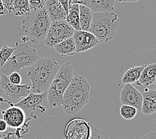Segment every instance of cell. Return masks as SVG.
<instances>
[{"label": "cell", "mask_w": 156, "mask_h": 139, "mask_svg": "<svg viewBox=\"0 0 156 139\" xmlns=\"http://www.w3.org/2000/svg\"><path fill=\"white\" fill-rule=\"evenodd\" d=\"M8 13H9L8 12V10H7L6 8H5L2 0H0V16H3L7 15V14Z\"/></svg>", "instance_id": "4dcf8cb0"}, {"label": "cell", "mask_w": 156, "mask_h": 139, "mask_svg": "<svg viewBox=\"0 0 156 139\" xmlns=\"http://www.w3.org/2000/svg\"><path fill=\"white\" fill-rule=\"evenodd\" d=\"M8 126L5 121L3 119H0V133H3V132L7 131Z\"/></svg>", "instance_id": "d6a6232c"}, {"label": "cell", "mask_w": 156, "mask_h": 139, "mask_svg": "<svg viewBox=\"0 0 156 139\" xmlns=\"http://www.w3.org/2000/svg\"><path fill=\"white\" fill-rule=\"evenodd\" d=\"M142 96L141 111L147 116L156 112V90H145Z\"/></svg>", "instance_id": "9a60e30c"}, {"label": "cell", "mask_w": 156, "mask_h": 139, "mask_svg": "<svg viewBox=\"0 0 156 139\" xmlns=\"http://www.w3.org/2000/svg\"><path fill=\"white\" fill-rule=\"evenodd\" d=\"M72 5V0H69V8Z\"/></svg>", "instance_id": "d590c367"}, {"label": "cell", "mask_w": 156, "mask_h": 139, "mask_svg": "<svg viewBox=\"0 0 156 139\" xmlns=\"http://www.w3.org/2000/svg\"><path fill=\"white\" fill-rule=\"evenodd\" d=\"M74 76V70L69 62L60 66L48 90L49 107L60 108L62 104L63 96Z\"/></svg>", "instance_id": "5b68a950"}, {"label": "cell", "mask_w": 156, "mask_h": 139, "mask_svg": "<svg viewBox=\"0 0 156 139\" xmlns=\"http://www.w3.org/2000/svg\"><path fill=\"white\" fill-rule=\"evenodd\" d=\"M141 139H156V130L147 133Z\"/></svg>", "instance_id": "836d02e7"}, {"label": "cell", "mask_w": 156, "mask_h": 139, "mask_svg": "<svg viewBox=\"0 0 156 139\" xmlns=\"http://www.w3.org/2000/svg\"><path fill=\"white\" fill-rule=\"evenodd\" d=\"M0 88L5 94L9 96L13 101L23 98L31 92V86L25 84H14L9 82L8 77L2 74L0 79Z\"/></svg>", "instance_id": "8fae6325"}, {"label": "cell", "mask_w": 156, "mask_h": 139, "mask_svg": "<svg viewBox=\"0 0 156 139\" xmlns=\"http://www.w3.org/2000/svg\"><path fill=\"white\" fill-rule=\"evenodd\" d=\"M89 0H72V4H78L83 5L85 6H89Z\"/></svg>", "instance_id": "f546056e"}, {"label": "cell", "mask_w": 156, "mask_h": 139, "mask_svg": "<svg viewBox=\"0 0 156 139\" xmlns=\"http://www.w3.org/2000/svg\"><path fill=\"white\" fill-rule=\"evenodd\" d=\"M115 2L124 3V2H137L138 0H115Z\"/></svg>", "instance_id": "e575fe53"}, {"label": "cell", "mask_w": 156, "mask_h": 139, "mask_svg": "<svg viewBox=\"0 0 156 139\" xmlns=\"http://www.w3.org/2000/svg\"><path fill=\"white\" fill-rule=\"evenodd\" d=\"M14 105L22 108L26 118L31 120H37L48 111L49 108L48 91L41 94L30 92L26 97Z\"/></svg>", "instance_id": "52a82bcc"}, {"label": "cell", "mask_w": 156, "mask_h": 139, "mask_svg": "<svg viewBox=\"0 0 156 139\" xmlns=\"http://www.w3.org/2000/svg\"><path fill=\"white\" fill-rule=\"evenodd\" d=\"M145 65H142L140 66L132 67L127 70L124 73L122 77V82L123 84H132L135 83L139 79L141 72L144 70Z\"/></svg>", "instance_id": "44dd1931"}, {"label": "cell", "mask_w": 156, "mask_h": 139, "mask_svg": "<svg viewBox=\"0 0 156 139\" xmlns=\"http://www.w3.org/2000/svg\"><path fill=\"white\" fill-rule=\"evenodd\" d=\"M79 9L80 30L89 31L93 17V12L88 7L83 5H79Z\"/></svg>", "instance_id": "d6986e66"}, {"label": "cell", "mask_w": 156, "mask_h": 139, "mask_svg": "<svg viewBox=\"0 0 156 139\" xmlns=\"http://www.w3.org/2000/svg\"><path fill=\"white\" fill-rule=\"evenodd\" d=\"M2 2L4 4L5 8L6 9L8 10V13H11V9H12V3L13 0H2Z\"/></svg>", "instance_id": "f1b7e54d"}, {"label": "cell", "mask_w": 156, "mask_h": 139, "mask_svg": "<svg viewBox=\"0 0 156 139\" xmlns=\"http://www.w3.org/2000/svg\"><path fill=\"white\" fill-rule=\"evenodd\" d=\"M28 126H23L18 128L15 133L8 131L0 133V139H20L28 131Z\"/></svg>", "instance_id": "603a6c76"}, {"label": "cell", "mask_w": 156, "mask_h": 139, "mask_svg": "<svg viewBox=\"0 0 156 139\" xmlns=\"http://www.w3.org/2000/svg\"><path fill=\"white\" fill-rule=\"evenodd\" d=\"M45 7L51 21L66 20L67 13L58 0H46Z\"/></svg>", "instance_id": "5bb4252c"}, {"label": "cell", "mask_w": 156, "mask_h": 139, "mask_svg": "<svg viewBox=\"0 0 156 139\" xmlns=\"http://www.w3.org/2000/svg\"><path fill=\"white\" fill-rule=\"evenodd\" d=\"M89 8L93 13L112 12L115 9V0H89Z\"/></svg>", "instance_id": "e0dca14e"}, {"label": "cell", "mask_w": 156, "mask_h": 139, "mask_svg": "<svg viewBox=\"0 0 156 139\" xmlns=\"http://www.w3.org/2000/svg\"><path fill=\"white\" fill-rule=\"evenodd\" d=\"M91 134L90 124L81 119L71 120L65 127V139H90Z\"/></svg>", "instance_id": "30bf717a"}, {"label": "cell", "mask_w": 156, "mask_h": 139, "mask_svg": "<svg viewBox=\"0 0 156 139\" xmlns=\"http://www.w3.org/2000/svg\"><path fill=\"white\" fill-rule=\"evenodd\" d=\"M119 27L118 17L112 12H95L89 31L93 34L99 42L107 43L115 35Z\"/></svg>", "instance_id": "8992f818"}, {"label": "cell", "mask_w": 156, "mask_h": 139, "mask_svg": "<svg viewBox=\"0 0 156 139\" xmlns=\"http://www.w3.org/2000/svg\"><path fill=\"white\" fill-rule=\"evenodd\" d=\"M156 81V64L145 65L141 72L140 77L136 82L138 86H147L154 84Z\"/></svg>", "instance_id": "2e32d148"}, {"label": "cell", "mask_w": 156, "mask_h": 139, "mask_svg": "<svg viewBox=\"0 0 156 139\" xmlns=\"http://www.w3.org/2000/svg\"><path fill=\"white\" fill-rule=\"evenodd\" d=\"M90 84L81 75L73 76L63 96L62 108L67 115H75L89 101Z\"/></svg>", "instance_id": "7a4b0ae2"}, {"label": "cell", "mask_w": 156, "mask_h": 139, "mask_svg": "<svg viewBox=\"0 0 156 139\" xmlns=\"http://www.w3.org/2000/svg\"><path fill=\"white\" fill-rule=\"evenodd\" d=\"M73 38L76 44V53L83 52L98 45L99 41L95 35L88 31H75Z\"/></svg>", "instance_id": "7c38bea8"}, {"label": "cell", "mask_w": 156, "mask_h": 139, "mask_svg": "<svg viewBox=\"0 0 156 139\" xmlns=\"http://www.w3.org/2000/svg\"><path fill=\"white\" fill-rule=\"evenodd\" d=\"M54 48L61 56H72L76 53V44L73 36L66 39L55 45Z\"/></svg>", "instance_id": "ac0fdd59"}, {"label": "cell", "mask_w": 156, "mask_h": 139, "mask_svg": "<svg viewBox=\"0 0 156 139\" xmlns=\"http://www.w3.org/2000/svg\"><path fill=\"white\" fill-rule=\"evenodd\" d=\"M2 115L8 127L12 129H18L30 125V120L27 119L23 110L13 104L5 110H2Z\"/></svg>", "instance_id": "9c48e42d"}, {"label": "cell", "mask_w": 156, "mask_h": 139, "mask_svg": "<svg viewBox=\"0 0 156 139\" xmlns=\"http://www.w3.org/2000/svg\"><path fill=\"white\" fill-rule=\"evenodd\" d=\"M91 125V134L90 139H110L107 134H105L104 130H102L100 128L95 127V126Z\"/></svg>", "instance_id": "484cf974"}, {"label": "cell", "mask_w": 156, "mask_h": 139, "mask_svg": "<svg viewBox=\"0 0 156 139\" xmlns=\"http://www.w3.org/2000/svg\"><path fill=\"white\" fill-rule=\"evenodd\" d=\"M51 22L45 7H44L31 10L22 21L21 27L27 40L37 44L45 40Z\"/></svg>", "instance_id": "3957f363"}, {"label": "cell", "mask_w": 156, "mask_h": 139, "mask_svg": "<svg viewBox=\"0 0 156 139\" xmlns=\"http://www.w3.org/2000/svg\"><path fill=\"white\" fill-rule=\"evenodd\" d=\"M8 77L9 82L14 84H20L22 82V76L17 72H13L10 74Z\"/></svg>", "instance_id": "83f0119b"}, {"label": "cell", "mask_w": 156, "mask_h": 139, "mask_svg": "<svg viewBox=\"0 0 156 139\" xmlns=\"http://www.w3.org/2000/svg\"><path fill=\"white\" fill-rule=\"evenodd\" d=\"M75 31L66 20L51 21L45 38V44L49 48H54L66 39L72 37Z\"/></svg>", "instance_id": "ba28073f"}, {"label": "cell", "mask_w": 156, "mask_h": 139, "mask_svg": "<svg viewBox=\"0 0 156 139\" xmlns=\"http://www.w3.org/2000/svg\"><path fill=\"white\" fill-rule=\"evenodd\" d=\"M15 50L9 60L0 67L3 74L8 76L13 72H20L24 68L30 67L40 58L35 49L30 47L26 43L16 42Z\"/></svg>", "instance_id": "277c9868"}, {"label": "cell", "mask_w": 156, "mask_h": 139, "mask_svg": "<svg viewBox=\"0 0 156 139\" xmlns=\"http://www.w3.org/2000/svg\"><path fill=\"white\" fill-rule=\"evenodd\" d=\"M58 2L61 3L62 5L63 6V8H64L67 15V13H68V11H69V0H58Z\"/></svg>", "instance_id": "1f68e13d"}, {"label": "cell", "mask_w": 156, "mask_h": 139, "mask_svg": "<svg viewBox=\"0 0 156 139\" xmlns=\"http://www.w3.org/2000/svg\"><path fill=\"white\" fill-rule=\"evenodd\" d=\"M16 48L9 47L7 45L2 46L0 49V67H2L12 56V53L15 50Z\"/></svg>", "instance_id": "d4e9b609"}, {"label": "cell", "mask_w": 156, "mask_h": 139, "mask_svg": "<svg viewBox=\"0 0 156 139\" xmlns=\"http://www.w3.org/2000/svg\"><path fill=\"white\" fill-rule=\"evenodd\" d=\"M60 66L54 58H40L28 67L27 76L31 84V92L41 94L48 91Z\"/></svg>", "instance_id": "6da1fadb"}, {"label": "cell", "mask_w": 156, "mask_h": 139, "mask_svg": "<svg viewBox=\"0 0 156 139\" xmlns=\"http://www.w3.org/2000/svg\"><path fill=\"white\" fill-rule=\"evenodd\" d=\"M31 10H35L45 7L46 0H28Z\"/></svg>", "instance_id": "4316f807"}, {"label": "cell", "mask_w": 156, "mask_h": 139, "mask_svg": "<svg viewBox=\"0 0 156 139\" xmlns=\"http://www.w3.org/2000/svg\"><path fill=\"white\" fill-rule=\"evenodd\" d=\"M31 12L28 0H13L11 13L16 17L26 16Z\"/></svg>", "instance_id": "ffe728a7"}, {"label": "cell", "mask_w": 156, "mask_h": 139, "mask_svg": "<svg viewBox=\"0 0 156 139\" xmlns=\"http://www.w3.org/2000/svg\"><path fill=\"white\" fill-rule=\"evenodd\" d=\"M0 79H1V76H0Z\"/></svg>", "instance_id": "8d00e7d4"}, {"label": "cell", "mask_w": 156, "mask_h": 139, "mask_svg": "<svg viewBox=\"0 0 156 139\" xmlns=\"http://www.w3.org/2000/svg\"><path fill=\"white\" fill-rule=\"evenodd\" d=\"M66 21L76 31L80 30V9L78 4H72L69 8Z\"/></svg>", "instance_id": "7402d4cb"}, {"label": "cell", "mask_w": 156, "mask_h": 139, "mask_svg": "<svg viewBox=\"0 0 156 139\" xmlns=\"http://www.w3.org/2000/svg\"><path fill=\"white\" fill-rule=\"evenodd\" d=\"M142 100V94L132 84H124L120 92V102L122 104L132 106L141 110Z\"/></svg>", "instance_id": "4fadbf2b"}, {"label": "cell", "mask_w": 156, "mask_h": 139, "mask_svg": "<svg viewBox=\"0 0 156 139\" xmlns=\"http://www.w3.org/2000/svg\"><path fill=\"white\" fill-rule=\"evenodd\" d=\"M137 110L133 106L122 104L119 108L120 115L126 120H132L137 115Z\"/></svg>", "instance_id": "cb8c5ba5"}]
</instances>
